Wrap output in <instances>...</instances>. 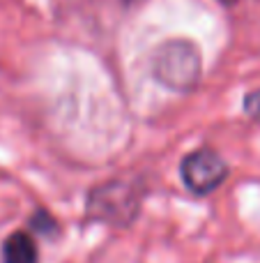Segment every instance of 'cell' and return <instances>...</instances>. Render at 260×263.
Instances as JSON below:
<instances>
[{"instance_id":"cell-1","label":"cell","mask_w":260,"mask_h":263,"mask_svg":"<svg viewBox=\"0 0 260 263\" xmlns=\"http://www.w3.org/2000/svg\"><path fill=\"white\" fill-rule=\"evenodd\" d=\"M152 74L159 83L173 90H191L201 79V53L187 40H170L157 49Z\"/></svg>"},{"instance_id":"cell-2","label":"cell","mask_w":260,"mask_h":263,"mask_svg":"<svg viewBox=\"0 0 260 263\" xmlns=\"http://www.w3.org/2000/svg\"><path fill=\"white\" fill-rule=\"evenodd\" d=\"M182 180L193 194H210L228 178V164L210 148L193 150L182 162Z\"/></svg>"},{"instance_id":"cell-3","label":"cell","mask_w":260,"mask_h":263,"mask_svg":"<svg viewBox=\"0 0 260 263\" xmlns=\"http://www.w3.org/2000/svg\"><path fill=\"white\" fill-rule=\"evenodd\" d=\"M88 208L97 219L129 222L138 208V196L134 194V185L129 182H106L90 194Z\"/></svg>"},{"instance_id":"cell-4","label":"cell","mask_w":260,"mask_h":263,"mask_svg":"<svg viewBox=\"0 0 260 263\" xmlns=\"http://www.w3.org/2000/svg\"><path fill=\"white\" fill-rule=\"evenodd\" d=\"M5 263H37V247L28 233L16 231L5 240L3 245Z\"/></svg>"},{"instance_id":"cell-5","label":"cell","mask_w":260,"mask_h":263,"mask_svg":"<svg viewBox=\"0 0 260 263\" xmlns=\"http://www.w3.org/2000/svg\"><path fill=\"white\" fill-rule=\"evenodd\" d=\"M244 111H247L249 118L260 123V90H253L244 97Z\"/></svg>"},{"instance_id":"cell-6","label":"cell","mask_w":260,"mask_h":263,"mask_svg":"<svg viewBox=\"0 0 260 263\" xmlns=\"http://www.w3.org/2000/svg\"><path fill=\"white\" fill-rule=\"evenodd\" d=\"M221 3H226V5H230V3H235V0H221Z\"/></svg>"}]
</instances>
